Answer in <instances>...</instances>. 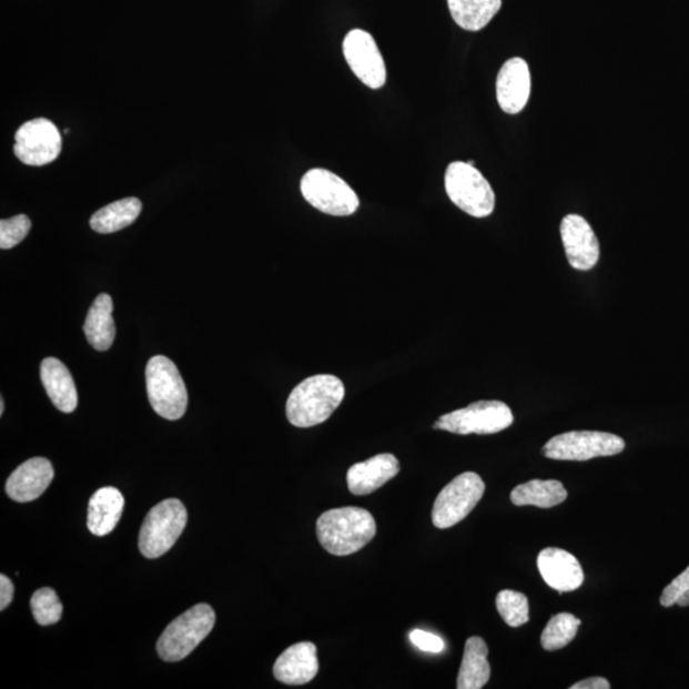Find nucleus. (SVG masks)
<instances>
[{"label":"nucleus","instance_id":"nucleus-26","mask_svg":"<svg viewBox=\"0 0 689 689\" xmlns=\"http://www.w3.org/2000/svg\"><path fill=\"white\" fill-rule=\"evenodd\" d=\"M581 620L576 618L571 612H559L553 617L547 627L544 628L540 642L544 650L557 651L566 648L568 644L574 641Z\"/></svg>","mask_w":689,"mask_h":689},{"label":"nucleus","instance_id":"nucleus-29","mask_svg":"<svg viewBox=\"0 0 689 689\" xmlns=\"http://www.w3.org/2000/svg\"><path fill=\"white\" fill-rule=\"evenodd\" d=\"M31 229V221L26 215L0 221V249L11 250L19 245Z\"/></svg>","mask_w":689,"mask_h":689},{"label":"nucleus","instance_id":"nucleus-34","mask_svg":"<svg viewBox=\"0 0 689 689\" xmlns=\"http://www.w3.org/2000/svg\"><path fill=\"white\" fill-rule=\"evenodd\" d=\"M677 604L679 607H689V590L683 595H680Z\"/></svg>","mask_w":689,"mask_h":689},{"label":"nucleus","instance_id":"nucleus-23","mask_svg":"<svg viewBox=\"0 0 689 689\" xmlns=\"http://www.w3.org/2000/svg\"><path fill=\"white\" fill-rule=\"evenodd\" d=\"M567 498V490L558 480H530L518 485L510 493L515 506L556 507Z\"/></svg>","mask_w":689,"mask_h":689},{"label":"nucleus","instance_id":"nucleus-24","mask_svg":"<svg viewBox=\"0 0 689 689\" xmlns=\"http://www.w3.org/2000/svg\"><path fill=\"white\" fill-rule=\"evenodd\" d=\"M142 203L130 197L108 204L92 215L90 225L100 234H112L128 227L139 219Z\"/></svg>","mask_w":689,"mask_h":689},{"label":"nucleus","instance_id":"nucleus-13","mask_svg":"<svg viewBox=\"0 0 689 689\" xmlns=\"http://www.w3.org/2000/svg\"><path fill=\"white\" fill-rule=\"evenodd\" d=\"M561 241L569 265L578 271H590L600 259V245L592 227L580 215H567L560 224Z\"/></svg>","mask_w":689,"mask_h":689},{"label":"nucleus","instance_id":"nucleus-18","mask_svg":"<svg viewBox=\"0 0 689 689\" xmlns=\"http://www.w3.org/2000/svg\"><path fill=\"white\" fill-rule=\"evenodd\" d=\"M398 473V459L391 454H381L348 469L347 488L354 496H368L394 479Z\"/></svg>","mask_w":689,"mask_h":689},{"label":"nucleus","instance_id":"nucleus-17","mask_svg":"<svg viewBox=\"0 0 689 689\" xmlns=\"http://www.w3.org/2000/svg\"><path fill=\"white\" fill-rule=\"evenodd\" d=\"M320 670L316 645L300 642L280 655L275 662L274 676L287 686H303L316 678Z\"/></svg>","mask_w":689,"mask_h":689},{"label":"nucleus","instance_id":"nucleus-1","mask_svg":"<svg viewBox=\"0 0 689 689\" xmlns=\"http://www.w3.org/2000/svg\"><path fill=\"white\" fill-rule=\"evenodd\" d=\"M316 530L321 546L330 555L344 557L368 546L377 534V524L367 509L343 507L321 515Z\"/></svg>","mask_w":689,"mask_h":689},{"label":"nucleus","instance_id":"nucleus-19","mask_svg":"<svg viewBox=\"0 0 689 689\" xmlns=\"http://www.w3.org/2000/svg\"><path fill=\"white\" fill-rule=\"evenodd\" d=\"M40 377L51 403L58 411L73 413L79 405V395L72 374L65 365L55 357H47L41 363Z\"/></svg>","mask_w":689,"mask_h":689},{"label":"nucleus","instance_id":"nucleus-33","mask_svg":"<svg viewBox=\"0 0 689 689\" xmlns=\"http://www.w3.org/2000/svg\"><path fill=\"white\" fill-rule=\"evenodd\" d=\"M610 683L606 678L601 677H592L589 679L581 680L571 687V689H609Z\"/></svg>","mask_w":689,"mask_h":689},{"label":"nucleus","instance_id":"nucleus-32","mask_svg":"<svg viewBox=\"0 0 689 689\" xmlns=\"http://www.w3.org/2000/svg\"><path fill=\"white\" fill-rule=\"evenodd\" d=\"M14 597L13 582L6 575L0 576V610H4Z\"/></svg>","mask_w":689,"mask_h":689},{"label":"nucleus","instance_id":"nucleus-35","mask_svg":"<svg viewBox=\"0 0 689 689\" xmlns=\"http://www.w3.org/2000/svg\"><path fill=\"white\" fill-rule=\"evenodd\" d=\"M4 414V399H0V415Z\"/></svg>","mask_w":689,"mask_h":689},{"label":"nucleus","instance_id":"nucleus-14","mask_svg":"<svg viewBox=\"0 0 689 689\" xmlns=\"http://www.w3.org/2000/svg\"><path fill=\"white\" fill-rule=\"evenodd\" d=\"M530 93L529 65L521 58L509 59L500 68L497 77V100L500 109L510 115L523 112Z\"/></svg>","mask_w":689,"mask_h":689},{"label":"nucleus","instance_id":"nucleus-20","mask_svg":"<svg viewBox=\"0 0 689 689\" xmlns=\"http://www.w3.org/2000/svg\"><path fill=\"white\" fill-rule=\"evenodd\" d=\"M124 497L113 487L101 488L90 499L88 527L97 536L112 533L124 509Z\"/></svg>","mask_w":689,"mask_h":689},{"label":"nucleus","instance_id":"nucleus-31","mask_svg":"<svg viewBox=\"0 0 689 689\" xmlns=\"http://www.w3.org/2000/svg\"><path fill=\"white\" fill-rule=\"evenodd\" d=\"M411 640L422 651L438 653L445 650V642L439 636L422 631V629H414Z\"/></svg>","mask_w":689,"mask_h":689},{"label":"nucleus","instance_id":"nucleus-27","mask_svg":"<svg viewBox=\"0 0 689 689\" xmlns=\"http://www.w3.org/2000/svg\"><path fill=\"white\" fill-rule=\"evenodd\" d=\"M496 606L509 627H520L530 620L529 600L523 592L501 590L497 595Z\"/></svg>","mask_w":689,"mask_h":689},{"label":"nucleus","instance_id":"nucleus-6","mask_svg":"<svg viewBox=\"0 0 689 689\" xmlns=\"http://www.w3.org/2000/svg\"><path fill=\"white\" fill-rule=\"evenodd\" d=\"M189 514L181 500L165 499L153 507L141 527L139 547L149 559L164 556L185 529Z\"/></svg>","mask_w":689,"mask_h":689},{"label":"nucleus","instance_id":"nucleus-3","mask_svg":"<svg viewBox=\"0 0 689 689\" xmlns=\"http://www.w3.org/2000/svg\"><path fill=\"white\" fill-rule=\"evenodd\" d=\"M215 622V611L209 604H199L186 610L159 638V657L168 662L185 659L210 635Z\"/></svg>","mask_w":689,"mask_h":689},{"label":"nucleus","instance_id":"nucleus-28","mask_svg":"<svg viewBox=\"0 0 689 689\" xmlns=\"http://www.w3.org/2000/svg\"><path fill=\"white\" fill-rule=\"evenodd\" d=\"M31 610L33 618L40 626L55 625L61 620L63 606L57 592L49 587L40 589L32 595Z\"/></svg>","mask_w":689,"mask_h":689},{"label":"nucleus","instance_id":"nucleus-4","mask_svg":"<svg viewBox=\"0 0 689 689\" xmlns=\"http://www.w3.org/2000/svg\"><path fill=\"white\" fill-rule=\"evenodd\" d=\"M150 404L161 418L181 419L189 405V393L176 365L164 355L153 356L146 367Z\"/></svg>","mask_w":689,"mask_h":689},{"label":"nucleus","instance_id":"nucleus-9","mask_svg":"<svg viewBox=\"0 0 689 689\" xmlns=\"http://www.w3.org/2000/svg\"><path fill=\"white\" fill-rule=\"evenodd\" d=\"M514 414L509 406L497 399H484L458 411L442 415L434 429L467 436V434H496L510 427Z\"/></svg>","mask_w":689,"mask_h":689},{"label":"nucleus","instance_id":"nucleus-7","mask_svg":"<svg viewBox=\"0 0 689 689\" xmlns=\"http://www.w3.org/2000/svg\"><path fill=\"white\" fill-rule=\"evenodd\" d=\"M301 191L314 209L331 216H351L359 209V199L344 179L326 169H311L302 178Z\"/></svg>","mask_w":689,"mask_h":689},{"label":"nucleus","instance_id":"nucleus-22","mask_svg":"<svg viewBox=\"0 0 689 689\" xmlns=\"http://www.w3.org/2000/svg\"><path fill=\"white\" fill-rule=\"evenodd\" d=\"M488 653V646L482 637L474 636L466 641L457 678L458 689H480L489 682Z\"/></svg>","mask_w":689,"mask_h":689},{"label":"nucleus","instance_id":"nucleus-30","mask_svg":"<svg viewBox=\"0 0 689 689\" xmlns=\"http://www.w3.org/2000/svg\"><path fill=\"white\" fill-rule=\"evenodd\" d=\"M689 590V566L685 573L680 574L663 589L660 604L662 607L669 608L677 604L680 595Z\"/></svg>","mask_w":689,"mask_h":689},{"label":"nucleus","instance_id":"nucleus-21","mask_svg":"<svg viewBox=\"0 0 689 689\" xmlns=\"http://www.w3.org/2000/svg\"><path fill=\"white\" fill-rule=\"evenodd\" d=\"M113 308L112 296L100 294L91 305L87 321H84V335L98 352L109 351L114 343L116 330Z\"/></svg>","mask_w":689,"mask_h":689},{"label":"nucleus","instance_id":"nucleus-11","mask_svg":"<svg viewBox=\"0 0 689 689\" xmlns=\"http://www.w3.org/2000/svg\"><path fill=\"white\" fill-rule=\"evenodd\" d=\"M14 140V155L26 165L44 166L61 155V133L48 119L39 118L24 123Z\"/></svg>","mask_w":689,"mask_h":689},{"label":"nucleus","instance_id":"nucleus-2","mask_svg":"<svg viewBox=\"0 0 689 689\" xmlns=\"http://www.w3.org/2000/svg\"><path fill=\"white\" fill-rule=\"evenodd\" d=\"M345 397L342 379L332 374H317L300 383L286 403L287 421L297 428L325 423Z\"/></svg>","mask_w":689,"mask_h":689},{"label":"nucleus","instance_id":"nucleus-15","mask_svg":"<svg viewBox=\"0 0 689 689\" xmlns=\"http://www.w3.org/2000/svg\"><path fill=\"white\" fill-rule=\"evenodd\" d=\"M53 479L54 469L49 459L33 457L11 474L6 484V492L11 499L26 504L44 495Z\"/></svg>","mask_w":689,"mask_h":689},{"label":"nucleus","instance_id":"nucleus-5","mask_svg":"<svg viewBox=\"0 0 689 689\" xmlns=\"http://www.w3.org/2000/svg\"><path fill=\"white\" fill-rule=\"evenodd\" d=\"M446 192L459 210L473 217H487L496 206V194L478 169L463 161L449 164L445 175Z\"/></svg>","mask_w":689,"mask_h":689},{"label":"nucleus","instance_id":"nucleus-10","mask_svg":"<svg viewBox=\"0 0 689 689\" xmlns=\"http://www.w3.org/2000/svg\"><path fill=\"white\" fill-rule=\"evenodd\" d=\"M485 484L476 473L467 472L440 490L432 510V521L437 529H449L472 514L484 496Z\"/></svg>","mask_w":689,"mask_h":689},{"label":"nucleus","instance_id":"nucleus-8","mask_svg":"<svg viewBox=\"0 0 689 689\" xmlns=\"http://www.w3.org/2000/svg\"><path fill=\"white\" fill-rule=\"evenodd\" d=\"M625 440L616 434L575 430L553 437L543 447V455L558 462H589L597 457L624 453Z\"/></svg>","mask_w":689,"mask_h":689},{"label":"nucleus","instance_id":"nucleus-12","mask_svg":"<svg viewBox=\"0 0 689 689\" xmlns=\"http://www.w3.org/2000/svg\"><path fill=\"white\" fill-rule=\"evenodd\" d=\"M343 51L348 67L365 87L373 90L385 87L386 64L369 32L359 29L348 32L343 42Z\"/></svg>","mask_w":689,"mask_h":689},{"label":"nucleus","instance_id":"nucleus-25","mask_svg":"<svg viewBox=\"0 0 689 689\" xmlns=\"http://www.w3.org/2000/svg\"><path fill=\"white\" fill-rule=\"evenodd\" d=\"M450 16L459 28L466 31H480L495 17L501 0H447Z\"/></svg>","mask_w":689,"mask_h":689},{"label":"nucleus","instance_id":"nucleus-16","mask_svg":"<svg viewBox=\"0 0 689 689\" xmlns=\"http://www.w3.org/2000/svg\"><path fill=\"white\" fill-rule=\"evenodd\" d=\"M538 568L544 581L559 592L575 591L584 584L580 561L564 549H543L538 557Z\"/></svg>","mask_w":689,"mask_h":689}]
</instances>
